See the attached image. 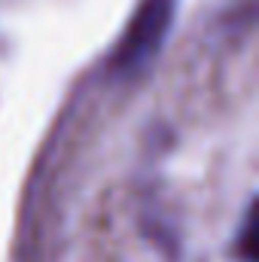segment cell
Here are the masks:
<instances>
[{"label": "cell", "instance_id": "cell-2", "mask_svg": "<svg viewBox=\"0 0 259 262\" xmlns=\"http://www.w3.org/2000/svg\"><path fill=\"white\" fill-rule=\"evenodd\" d=\"M256 207H250L244 216V226H241V247H238V256L244 262H256Z\"/></svg>", "mask_w": 259, "mask_h": 262}, {"label": "cell", "instance_id": "cell-1", "mask_svg": "<svg viewBox=\"0 0 259 262\" xmlns=\"http://www.w3.org/2000/svg\"><path fill=\"white\" fill-rule=\"evenodd\" d=\"M174 12H177V0H140L119 46L110 55L113 70L134 73L149 64L174 25Z\"/></svg>", "mask_w": 259, "mask_h": 262}]
</instances>
